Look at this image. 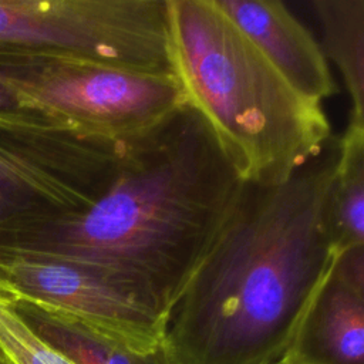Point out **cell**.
<instances>
[{"instance_id": "obj_11", "label": "cell", "mask_w": 364, "mask_h": 364, "mask_svg": "<svg viewBox=\"0 0 364 364\" xmlns=\"http://www.w3.org/2000/svg\"><path fill=\"white\" fill-rule=\"evenodd\" d=\"M321 51L341 74L350 97L348 122L364 125V0H311Z\"/></svg>"}, {"instance_id": "obj_3", "label": "cell", "mask_w": 364, "mask_h": 364, "mask_svg": "<svg viewBox=\"0 0 364 364\" xmlns=\"http://www.w3.org/2000/svg\"><path fill=\"white\" fill-rule=\"evenodd\" d=\"M172 73L243 182L277 185L318 155L331 127L218 7L168 0Z\"/></svg>"}, {"instance_id": "obj_6", "label": "cell", "mask_w": 364, "mask_h": 364, "mask_svg": "<svg viewBox=\"0 0 364 364\" xmlns=\"http://www.w3.org/2000/svg\"><path fill=\"white\" fill-rule=\"evenodd\" d=\"M0 75L38 112L107 139L141 132L186 102L173 73L132 71L48 55L0 54Z\"/></svg>"}, {"instance_id": "obj_12", "label": "cell", "mask_w": 364, "mask_h": 364, "mask_svg": "<svg viewBox=\"0 0 364 364\" xmlns=\"http://www.w3.org/2000/svg\"><path fill=\"white\" fill-rule=\"evenodd\" d=\"M336 179L330 196V229L338 255L364 246V125L347 124L336 138Z\"/></svg>"}, {"instance_id": "obj_4", "label": "cell", "mask_w": 364, "mask_h": 364, "mask_svg": "<svg viewBox=\"0 0 364 364\" xmlns=\"http://www.w3.org/2000/svg\"><path fill=\"white\" fill-rule=\"evenodd\" d=\"M117 144L44 114H0V245L85 212L114 178Z\"/></svg>"}, {"instance_id": "obj_15", "label": "cell", "mask_w": 364, "mask_h": 364, "mask_svg": "<svg viewBox=\"0 0 364 364\" xmlns=\"http://www.w3.org/2000/svg\"><path fill=\"white\" fill-rule=\"evenodd\" d=\"M0 364H11L10 360L7 358V355L4 354V351L1 350V347H0Z\"/></svg>"}, {"instance_id": "obj_5", "label": "cell", "mask_w": 364, "mask_h": 364, "mask_svg": "<svg viewBox=\"0 0 364 364\" xmlns=\"http://www.w3.org/2000/svg\"><path fill=\"white\" fill-rule=\"evenodd\" d=\"M0 54L172 73L168 0H0Z\"/></svg>"}, {"instance_id": "obj_8", "label": "cell", "mask_w": 364, "mask_h": 364, "mask_svg": "<svg viewBox=\"0 0 364 364\" xmlns=\"http://www.w3.org/2000/svg\"><path fill=\"white\" fill-rule=\"evenodd\" d=\"M284 363L364 364V246L337 257Z\"/></svg>"}, {"instance_id": "obj_9", "label": "cell", "mask_w": 364, "mask_h": 364, "mask_svg": "<svg viewBox=\"0 0 364 364\" xmlns=\"http://www.w3.org/2000/svg\"><path fill=\"white\" fill-rule=\"evenodd\" d=\"M277 71L306 98L337 92L320 44L279 0H215Z\"/></svg>"}, {"instance_id": "obj_7", "label": "cell", "mask_w": 364, "mask_h": 364, "mask_svg": "<svg viewBox=\"0 0 364 364\" xmlns=\"http://www.w3.org/2000/svg\"><path fill=\"white\" fill-rule=\"evenodd\" d=\"M0 299L61 310L136 351L162 347L166 310L138 286L94 264L51 256H1Z\"/></svg>"}, {"instance_id": "obj_13", "label": "cell", "mask_w": 364, "mask_h": 364, "mask_svg": "<svg viewBox=\"0 0 364 364\" xmlns=\"http://www.w3.org/2000/svg\"><path fill=\"white\" fill-rule=\"evenodd\" d=\"M0 347L11 364H75L38 338L1 299Z\"/></svg>"}, {"instance_id": "obj_14", "label": "cell", "mask_w": 364, "mask_h": 364, "mask_svg": "<svg viewBox=\"0 0 364 364\" xmlns=\"http://www.w3.org/2000/svg\"><path fill=\"white\" fill-rule=\"evenodd\" d=\"M38 112L34 109L20 91L0 75V114H28ZM43 114V112H38ZM46 115V114H44ZM51 118V117H50Z\"/></svg>"}, {"instance_id": "obj_16", "label": "cell", "mask_w": 364, "mask_h": 364, "mask_svg": "<svg viewBox=\"0 0 364 364\" xmlns=\"http://www.w3.org/2000/svg\"><path fill=\"white\" fill-rule=\"evenodd\" d=\"M283 364H286V363H283Z\"/></svg>"}, {"instance_id": "obj_10", "label": "cell", "mask_w": 364, "mask_h": 364, "mask_svg": "<svg viewBox=\"0 0 364 364\" xmlns=\"http://www.w3.org/2000/svg\"><path fill=\"white\" fill-rule=\"evenodd\" d=\"M4 301L38 338L75 364H171L164 347L136 351L61 310L24 299Z\"/></svg>"}, {"instance_id": "obj_1", "label": "cell", "mask_w": 364, "mask_h": 364, "mask_svg": "<svg viewBox=\"0 0 364 364\" xmlns=\"http://www.w3.org/2000/svg\"><path fill=\"white\" fill-rule=\"evenodd\" d=\"M336 138L277 185L242 182L162 340L171 364H283L337 257Z\"/></svg>"}, {"instance_id": "obj_2", "label": "cell", "mask_w": 364, "mask_h": 364, "mask_svg": "<svg viewBox=\"0 0 364 364\" xmlns=\"http://www.w3.org/2000/svg\"><path fill=\"white\" fill-rule=\"evenodd\" d=\"M203 117L188 102L118 139L107 191L82 213L17 235L1 256H51L102 267L169 313L242 186Z\"/></svg>"}]
</instances>
